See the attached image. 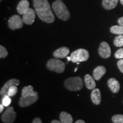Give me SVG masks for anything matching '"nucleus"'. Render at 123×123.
Here are the masks:
<instances>
[{
    "mask_svg": "<svg viewBox=\"0 0 123 123\" xmlns=\"http://www.w3.org/2000/svg\"><path fill=\"white\" fill-rule=\"evenodd\" d=\"M33 5L38 17L48 24L55 21V16L47 0H33Z\"/></svg>",
    "mask_w": 123,
    "mask_h": 123,
    "instance_id": "obj_1",
    "label": "nucleus"
},
{
    "mask_svg": "<svg viewBox=\"0 0 123 123\" xmlns=\"http://www.w3.org/2000/svg\"><path fill=\"white\" fill-rule=\"evenodd\" d=\"M52 7L55 14L60 19L67 21L70 18V12L62 0H56L52 4Z\"/></svg>",
    "mask_w": 123,
    "mask_h": 123,
    "instance_id": "obj_2",
    "label": "nucleus"
},
{
    "mask_svg": "<svg viewBox=\"0 0 123 123\" xmlns=\"http://www.w3.org/2000/svg\"><path fill=\"white\" fill-rule=\"evenodd\" d=\"M64 86L67 90L71 91H77L82 89L83 82L80 77H71L66 80Z\"/></svg>",
    "mask_w": 123,
    "mask_h": 123,
    "instance_id": "obj_3",
    "label": "nucleus"
},
{
    "mask_svg": "<svg viewBox=\"0 0 123 123\" xmlns=\"http://www.w3.org/2000/svg\"><path fill=\"white\" fill-rule=\"evenodd\" d=\"M46 67L49 70L57 73H62L65 70V64L58 58H52L48 61Z\"/></svg>",
    "mask_w": 123,
    "mask_h": 123,
    "instance_id": "obj_4",
    "label": "nucleus"
},
{
    "mask_svg": "<svg viewBox=\"0 0 123 123\" xmlns=\"http://www.w3.org/2000/svg\"><path fill=\"white\" fill-rule=\"evenodd\" d=\"M88 51L86 49H79L74 51L71 54V61L74 63L87 61L89 59Z\"/></svg>",
    "mask_w": 123,
    "mask_h": 123,
    "instance_id": "obj_5",
    "label": "nucleus"
},
{
    "mask_svg": "<svg viewBox=\"0 0 123 123\" xmlns=\"http://www.w3.org/2000/svg\"><path fill=\"white\" fill-rule=\"evenodd\" d=\"M16 116L17 113L14 111V108L13 107H8L1 115V119L4 123H13Z\"/></svg>",
    "mask_w": 123,
    "mask_h": 123,
    "instance_id": "obj_6",
    "label": "nucleus"
},
{
    "mask_svg": "<svg viewBox=\"0 0 123 123\" xmlns=\"http://www.w3.org/2000/svg\"><path fill=\"white\" fill-rule=\"evenodd\" d=\"M24 21L22 18L18 15H14L9 18L8 21L9 27L11 30H17L21 29L23 26Z\"/></svg>",
    "mask_w": 123,
    "mask_h": 123,
    "instance_id": "obj_7",
    "label": "nucleus"
},
{
    "mask_svg": "<svg viewBox=\"0 0 123 123\" xmlns=\"http://www.w3.org/2000/svg\"><path fill=\"white\" fill-rule=\"evenodd\" d=\"M100 56L103 58H108L111 55V50L108 43L106 42H102L100 44L99 50Z\"/></svg>",
    "mask_w": 123,
    "mask_h": 123,
    "instance_id": "obj_8",
    "label": "nucleus"
},
{
    "mask_svg": "<svg viewBox=\"0 0 123 123\" xmlns=\"http://www.w3.org/2000/svg\"><path fill=\"white\" fill-rule=\"evenodd\" d=\"M35 10L31 8H29L28 10L23 15L22 19L25 24L31 25L34 22L35 19Z\"/></svg>",
    "mask_w": 123,
    "mask_h": 123,
    "instance_id": "obj_9",
    "label": "nucleus"
},
{
    "mask_svg": "<svg viewBox=\"0 0 123 123\" xmlns=\"http://www.w3.org/2000/svg\"><path fill=\"white\" fill-rule=\"evenodd\" d=\"M20 83V81L17 79H12L9 80V81H6L5 83L2 88L1 89V91H0V94L2 98H3L4 96L7 95V91H8L9 89L13 86H17L19 85Z\"/></svg>",
    "mask_w": 123,
    "mask_h": 123,
    "instance_id": "obj_10",
    "label": "nucleus"
},
{
    "mask_svg": "<svg viewBox=\"0 0 123 123\" xmlns=\"http://www.w3.org/2000/svg\"><path fill=\"white\" fill-rule=\"evenodd\" d=\"M39 99L38 96H27L21 98L19 101V105L21 107H27L31 104L35 103Z\"/></svg>",
    "mask_w": 123,
    "mask_h": 123,
    "instance_id": "obj_11",
    "label": "nucleus"
},
{
    "mask_svg": "<svg viewBox=\"0 0 123 123\" xmlns=\"http://www.w3.org/2000/svg\"><path fill=\"white\" fill-rule=\"evenodd\" d=\"M29 2L27 0H21L17 6V10L19 14L24 15L29 9Z\"/></svg>",
    "mask_w": 123,
    "mask_h": 123,
    "instance_id": "obj_12",
    "label": "nucleus"
},
{
    "mask_svg": "<svg viewBox=\"0 0 123 123\" xmlns=\"http://www.w3.org/2000/svg\"><path fill=\"white\" fill-rule=\"evenodd\" d=\"M70 53V49L67 47H62L55 50L53 53L54 56L56 58H64Z\"/></svg>",
    "mask_w": 123,
    "mask_h": 123,
    "instance_id": "obj_13",
    "label": "nucleus"
},
{
    "mask_svg": "<svg viewBox=\"0 0 123 123\" xmlns=\"http://www.w3.org/2000/svg\"><path fill=\"white\" fill-rule=\"evenodd\" d=\"M108 86L111 91L113 93H117L119 91L120 85L119 82L115 78H110L108 80Z\"/></svg>",
    "mask_w": 123,
    "mask_h": 123,
    "instance_id": "obj_14",
    "label": "nucleus"
},
{
    "mask_svg": "<svg viewBox=\"0 0 123 123\" xmlns=\"http://www.w3.org/2000/svg\"><path fill=\"white\" fill-rule=\"evenodd\" d=\"M106 73V68L104 66H99L96 67L93 71V78L96 80H99Z\"/></svg>",
    "mask_w": 123,
    "mask_h": 123,
    "instance_id": "obj_15",
    "label": "nucleus"
},
{
    "mask_svg": "<svg viewBox=\"0 0 123 123\" xmlns=\"http://www.w3.org/2000/svg\"><path fill=\"white\" fill-rule=\"evenodd\" d=\"M92 101L95 105H99L100 104L101 100V93L99 89L95 88L92 90L91 94Z\"/></svg>",
    "mask_w": 123,
    "mask_h": 123,
    "instance_id": "obj_16",
    "label": "nucleus"
},
{
    "mask_svg": "<svg viewBox=\"0 0 123 123\" xmlns=\"http://www.w3.org/2000/svg\"><path fill=\"white\" fill-rule=\"evenodd\" d=\"M38 96V93L36 91H34L33 87L31 86L24 87L22 90L21 98H25L27 96Z\"/></svg>",
    "mask_w": 123,
    "mask_h": 123,
    "instance_id": "obj_17",
    "label": "nucleus"
},
{
    "mask_svg": "<svg viewBox=\"0 0 123 123\" xmlns=\"http://www.w3.org/2000/svg\"><path fill=\"white\" fill-rule=\"evenodd\" d=\"M94 79L89 74H86L84 76V83L86 87L89 90H93L96 87V83Z\"/></svg>",
    "mask_w": 123,
    "mask_h": 123,
    "instance_id": "obj_18",
    "label": "nucleus"
},
{
    "mask_svg": "<svg viewBox=\"0 0 123 123\" xmlns=\"http://www.w3.org/2000/svg\"><path fill=\"white\" fill-rule=\"evenodd\" d=\"M119 0H103L102 6L106 10H111L116 7Z\"/></svg>",
    "mask_w": 123,
    "mask_h": 123,
    "instance_id": "obj_19",
    "label": "nucleus"
},
{
    "mask_svg": "<svg viewBox=\"0 0 123 123\" xmlns=\"http://www.w3.org/2000/svg\"><path fill=\"white\" fill-rule=\"evenodd\" d=\"M59 117L62 123H73V122L71 115L66 112H62L60 113Z\"/></svg>",
    "mask_w": 123,
    "mask_h": 123,
    "instance_id": "obj_20",
    "label": "nucleus"
},
{
    "mask_svg": "<svg viewBox=\"0 0 123 123\" xmlns=\"http://www.w3.org/2000/svg\"><path fill=\"white\" fill-rule=\"evenodd\" d=\"M111 33L117 35H123V26L121 25L113 26L110 29Z\"/></svg>",
    "mask_w": 123,
    "mask_h": 123,
    "instance_id": "obj_21",
    "label": "nucleus"
},
{
    "mask_svg": "<svg viewBox=\"0 0 123 123\" xmlns=\"http://www.w3.org/2000/svg\"><path fill=\"white\" fill-rule=\"evenodd\" d=\"M113 44L116 47H122L123 46V35H119L115 38Z\"/></svg>",
    "mask_w": 123,
    "mask_h": 123,
    "instance_id": "obj_22",
    "label": "nucleus"
},
{
    "mask_svg": "<svg viewBox=\"0 0 123 123\" xmlns=\"http://www.w3.org/2000/svg\"><path fill=\"white\" fill-rule=\"evenodd\" d=\"M12 100L10 98V96L8 95H5L3 98H1V103L4 105L5 107H8L11 103Z\"/></svg>",
    "mask_w": 123,
    "mask_h": 123,
    "instance_id": "obj_23",
    "label": "nucleus"
},
{
    "mask_svg": "<svg viewBox=\"0 0 123 123\" xmlns=\"http://www.w3.org/2000/svg\"><path fill=\"white\" fill-rule=\"evenodd\" d=\"M112 121L113 123H123V115H114V116L112 117Z\"/></svg>",
    "mask_w": 123,
    "mask_h": 123,
    "instance_id": "obj_24",
    "label": "nucleus"
},
{
    "mask_svg": "<svg viewBox=\"0 0 123 123\" xmlns=\"http://www.w3.org/2000/svg\"><path fill=\"white\" fill-rule=\"evenodd\" d=\"M18 91V88L17 86H12L9 89L8 91H7V95L10 97L14 96V95H16Z\"/></svg>",
    "mask_w": 123,
    "mask_h": 123,
    "instance_id": "obj_25",
    "label": "nucleus"
},
{
    "mask_svg": "<svg viewBox=\"0 0 123 123\" xmlns=\"http://www.w3.org/2000/svg\"><path fill=\"white\" fill-rule=\"evenodd\" d=\"M8 55V52L5 47L4 46L1 45L0 46V58H6Z\"/></svg>",
    "mask_w": 123,
    "mask_h": 123,
    "instance_id": "obj_26",
    "label": "nucleus"
},
{
    "mask_svg": "<svg viewBox=\"0 0 123 123\" xmlns=\"http://www.w3.org/2000/svg\"><path fill=\"white\" fill-rule=\"evenodd\" d=\"M115 56L117 59H122L123 58V49L121 48L117 51L115 54Z\"/></svg>",
    "mask_w": 123,
    "mask_h": 123,
    "instance_id": "obj_27",
    "label": "nucleus"
},
{
    "mask_svg": "<svg viewBox=\"0 0 123 123\" xmlns=\"http://www.w3.org/2000/svg\"><path fill=\"white\" fill-rule=\"evenodd\" d=\"M117 66L120 71L123 74V59H120L118 61Z\"/></svg>",
    "mask_w": 123,
    "mask_h": 123,
    "instance_id": "obj_28",
    "label": "nucleus"
},
{
    "mask_svg": "<svg viewBox=\"0 0 123 123\" xmlns=\"http://www.w3.org/2000/svg\"><path fill=\"white\" fill-rule=\"evenodd\" d=\"M32 123H42V122L41 119H39V118L38 117H37L35 118V119H34V120L33 121Z\"/></svg>",
    "mask_w": 123,
    "mask_h": 123,
    "instance_id": "obj_29",
    "label": "nucleus"
},
{
    "mask_svg": "<svg viewBox=\"0 0 123 123\" xmlns=\"http://www.w3.org/2000/svg\"><path fill=\"white\" fill-rule=\"evenodd\" d=\"M117 22H118V24H119V25L123 26V17L119 18V19H118Z\"/></svg>",
    "mask_w": 123,
    "mask_h": 123,
    "instance_id": "obj_30",
    "label": "nucleus"
},
{
    "mask_svg": "<svg viewBox=\"0 0 123 123\" xmlns=\"http://www.w3.org/2000/svg\"><path fill=\"white\" fill-rule=\"evenodd\" d=\"M4 107H5V106L3 105L2 104H1V105H0V112H1V113H2L3 110H4Z\"/></svg>",
    "mask_w": 123,
    "mask_h": 123,
    "instance_id": "obj_31",
    "label": "nucleus"
},
{
    "mask_svg": "<svg viewBox=\"0 0 123 123\" xmlns=\"http://www.w3.org/2000/svg\"><path fill=\"white\" fill-rule=\"evenodd\" d=\"M75 123H86L85 121L82 120H77Z\"/></svg>",
    "mask_w": 123,
    "mask_h": 123,
    "instance_id": "obj_32",
    "label": "nucleus"
},
{
    "mask_svg": "<svg viewBox=\"0 0 123 123\" xmlns=\"http://www.w3.org/2000/svg\"><path fill=\"white\" fill-rule=\"evenodd\" d=\"M51 123H62L61 121H58V120H53L51 121Z\"/></svg>",
    "mask_w": 123,
    "mask_h": 123,
    "instance_id": "obj_33",
    "label": "nucleus"
},
{
    "mask_svg": "<svg viewBox=\"0 0 123 123\" xmlns=\"http://www.w3.org/2000/svg\"><path fill=\"white\" fill-rule=\"evenodd\" d=\"M120 2L121 5H123V0H120Z\"/></svg>",
    "mask_w": 123,
    "mask_h": 123,
    "instance_id": "obj_34",
    "label": "nucleus"
},
{
    "mask_svg": "<svg viewBox=\"0 0 123 123\" xmlns=\"http://www.w3.org/2000/svg\"><path fill=\"white\" fill-rule=\"evenodd\" d=\"M67 59H68V61H71V58H70V57H67Z\"/></svg>",
    "mask_w": 123,
    "mask_h": 123,
    "instance_id": "obj_35",
    "label": "nucleus"
},
{
    "mask_svg": "<svg viewBox=\"0 0 123 123\" xmlns=\"http://www.w3.org/2000/svg\"><path fill=\"white\" fill-rule=\"evenodd\" d=\"M0 1H1V0H0Z\"/></svg>",
    "mask_w": 123,
    "mask_h": 123,
    "instance_id": "obj_36",
    "label": "nucleus"
}]
</instances>
